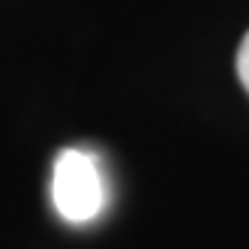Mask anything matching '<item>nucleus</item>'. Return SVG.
I'll return each mask as SVG.
<instances>
[{"instance_id":"obj_1","label":"nucleus","mask_w":249,"mask_h":249,"mask_svg":"<svg viewBox=\"0 0 249 249\" xmlns=\"http://www.w3.org/2000/svg\"><path fill=\"white\" fill-rule=\"evenodd\" d=\"M51 198L63 219L69 222H90L99 216L105 204V183L99 165L84 150H63L51 174Z\"/></svg>"},{"instance_id":"obj_2","label":"nucleus","mask_w":249,"mask_h":249,"mask_svg":"<svg viewBox=\"0 0 249 249\" xmlns=\"http://www.w3.org/2000/svg\"><path fill=\"white\" fill-rule=\"evenodd\" d=\"M237 78L243 84V90L249 93V33L240 39V48H237Z\"/></svg>"}]
</instances>
